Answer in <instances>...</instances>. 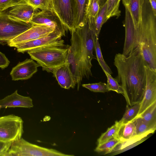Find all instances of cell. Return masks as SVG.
<instances>
[{
    "instance_id": "ac0fdd59",
    "label": "cell",
    "mask_w": 156,
    "mask_h": 156,
    "mask_svg": "<svg viewBox=\"0 0 156 156\" xmlns=\"http://www.w3.org/2000/svg\"><path fill=\"white\" fill-rule=\"evenodd\" d=\"M136 118L126 123H120L117 137L121 143L125 142L136 136Z\"/></svg>"
},
{
    "instance_id": "4316f807",
    "label": "cell",
    "mask_w": 156,
    "mask_h": 156,
    "mask_svg": "<svg viewBox=\"0 0 156 156\" xmlns=\"http://www.w3.org/2000/svg\"><path fill=\"white\" fill-rule=\"evenodd\" d=\"M107 11V4L106 2L100 9L96 20L95 33L96 36L99 37L102 26L106 22V18Z\"/></svg>"
},
{
    "instance_id": "7a4b0ae2",
    "label": "cell",
    "mask_w": 156,
    "mask_h": 156,
    "mask_svg": "<svg viewBox=\"0 0 156 156\" xmlns=\"http://www.w3.org/2000/svg\"><path fill=\"white\" fill-rule=\"evenodd\" d=\"M71 33V45L69 47L67 62L78 90L83 78L89 79L92 76L91 62L94 58L96 35L87 22Z\"/></svg>"
},
{
    "instance_id": "9c48e42d",
    "label": "cell",
    "mask_w": 156,
    "mask_h": 156,
    "mask_svg": "<svg viewBox=\"0 0 156 156\" xmlns=\"http://www.w3.org/2000/svg\"><path fill=\"white\" fill-rule=\"evenodd\" d=\"M30 23L34 25L46 26L62 37L65 36L67 30L54 10H42L36 12L33 16Z\"/></svg>"
},
{
    "instance_id": "ffe728a7",
    "label": "cell",
    "mask_w": 156,
    "mask_h": 156,
    "mask_svg": "<svg viewBox=\"0 0 156 156\" xmlns=\"http://www.w3.org/2000/svg\"><path fill=\"white\" fill-rule=\"evenodd\" d=\"M89 0H75L76 17L74 29L83 26L87 22L86 13Z\"/></svg>"
},
{
    "instance_id": "d6a6232c",
    "label": "cell",
    "mask_w": 156,
    "mask_h": 156,
    "mask_svg": "<svg viewBox=\"0 0 156 156\" xmlns=\"http://www.w3.org/2000/svg\"><path fill=\"white\" fill-rule=\"evenodd\" d=\"M11 143L12 142L0 140V156H5Z\"/></svg>"
},
{
    "instance_id": "8fae6325",
    "label": "cell",
    "mask_w": 156,
    "mask_h": 156,
    "mask_svg": "<svg viewBox=\"0 0 156 156\" xmlns=\"http://www.w3.org/2000/svg\"><path fill=\"white\" fill-rule=\"evenodd\" d=\"M146 84L144 98L140 103L137 117L141 115L148 107L156 101V71L145 66Z\"/></svg>"
},
{
    "instance_id": "277c9868",
    "label": "cell",
    "mask_w": 156,
    "mask_h": 156,
    "mask_svg": "<svg viewBox=\"0 0 156 156\" xmlns=\"http://www.w3.org/2000/svg\"><path fill=\"white\" fill-rule=\"evenodd\" d=\"M65 47L47 46L28 51L27 53L43 70L51 72L52 69L66 62L69 48Z\"/></svg>"
},
{
    "instance_id": "8992f818",
    "label": "cell",
    "mask_w": 156,
    "mask_h": 156,
    "mask_svg": "<svg viewBox=\"0 0 156 156\" xmlns=\"http://www.w3.org/2000/svg\"><path fill=\"white\" fill-rule=\"evenodd\" d=\"M23 123L21 117L13 114L0 116V140L12 142L20 139Z\"/></svg>"
},
{
    "instance_id": "2e32d148",
    "label": "cell",
    "mask_w": 156,
    "mask_h": 156,
    "mask_svg": "<svg viewBox=\"0 0 156 156\" xmlns=\"http://www.w3.org/2000/svg\"><path fill=\"white\" fill-rule=\"evenodd\" d=\"M33 106L32 99L29 97L19 94L17 90L0 100V109L8 108H31Z\"/></svg>"
},
{
    "instance_id": "52a82bcc",
    "label": "cell",
    "mask_w": 156,
    "mask_h": 156,
    "mask_svg": "<svg viewBox=\"0 0 156 156\" xmlns=\"http://www.w3.org/2000/svg\"><path fill=\"white\" fill-rule=\"evenodd\" d=\"M53 9L67 30H74L75 0H52Z\"/></svg>"
},
{
    "instance_id": "30bf717a",
    "label": "cell",
    "mask_w": 156,
    "mask_h": 156,
    "mask_svg": "<svg viewBox=\"0 0 156 156\" xmlns=\"http://www.w3.org/2000/svg\"><path fill=\"white\" fill-rule=\"evenodd\" d=\"M124 24L125 37L122 54L127 56L139 46L137 29L134 24L130 12L126 6Z\"/></svg>"
},
{
    "instance_id": "44dd1931",
    "label": "cell",
    "mask_w": 156,
    "mask_h": 156,
    "mask_svg": "<svg viewBox=\"0 0 156 156\" xmlns=\"http://www.w3.org/2000/svg\"><path fill=\"white\" fill-rule=\"evenodd\" d=\"M156 129V126L147 124L140 117L136 118V135L144 136L147 137L150 134L153 133Z\"/></svg>"
},
{
    "instance_id": "cb8c5ba5",
    "label": "cell",
    "mask_w": 156,
    "mask_h": 156,
    "mask_svg": "<svg viewBox=\"0 0 156 156\" xmlns=\"http://www.w3.org/2000/svg\"><path fill=\"white\" fill-rule=\"evenodd\" d=\"M140 107V103H137L130 106L127 105L126 111L121 119L120 123H126L136 119Z\"/></svg>"
},
{
    "instance_id": "e575fe53",
    "label": "cell",
    "mask_w": 156,
    "mask_h": 156,
    "mask_svg": "<svg viewBox=\"0 0 156 156\" xmlns=\"http://www.w3.org/2000/svg\"><path fill=\"white\" fill-rule=\"evenodd\" d=\"M153 13L156 16V0H148Z\"/></svg>"
},
{
    "instance_id": "5bb4252c",
    "label": "cell",
    "mask_w": 156,
    "mask_h": 156,
    "mask_svg": "<svg viewBox=\"0 0 156 156\" xmlns=\"http://www.w3.org/2000/svg\"><path fill=\"white\" fill-rule=\"evenodd\" d=\"M54 30L46 26L42 25H34L31 27L7 42L11 45L20 43L46 36Z\"/></svg>"
},
{
    "instance_id": "836d02e7",
    "label": "cell",
    "mask_w": 156,
    "mask_h": 156,
    "mask_svg": "<svg viewBox=\"0 0 156 156\" xmlns=\"http://www.w3.org/2000/svg\"><path fill=\"white\" fill-rule=\"evenodd\" d=\"M10 61L5 55L0 51V68L4 69L9 65Z\"/></svg>"
},
{
    "instance_id": "ba28073f",
    "label": "cell",
    "mask_w": 156,
    "mask_h": 156,
    "mask_svg": "<svg viewBox=\"0 0 156 156\" xmlns=\"http://www.w3.org/2000/svg\"><path fill=\"white\" fill-rule=\"evenodd\" d=\"M62 36L54 31L48 35L36 39L12 44L18 52L24 53L32 50L50 45L65 47Z\"/></svg>"
},
{
    "instance_id": "e0dca14e",
    "label": "cell",
    "mask_w": 156,
    "mask_h": 156,
    "mask_svg": "<svg viewBox=\"0 0 156 156\" xmlns=\"http://www.w3.org/2000/svg\"><path fill=\"white\" fill-rule=\"evenodd\" d=\"M124 6L127 7L135 26L137 28L142 20L145 0H122Z\"/></svg>"
},
{
    "instance_id": "d590c367",
    "label": "cell",
    "mask_w": 156,
    "mask_h": 156,
    "mask_svg": "<svg viewBox=\"0 0 156 156\" xmlns=\"http://www.w3.org/2000/svg\"><path fill=\"white\" fill-rule=\"evenodd\" d=\"M100 7L102 6L106 2L107 0H98Z\"/></svg>"
},
{
    "instance_id": "1f68e13d",
    "label": "cell",
    "mask_w": 156,
    "mask_h": 156,
    "mask_svg": "<svg viewBox=\"0 0 156 156\" xmlns=\"http://www.w3.org/2000/svg\"><path fill=\"white\" fill-rule=\"evenodd\" d=\"M27 0H0V11H3Z\"/></svg>"
},
{
    "instance_id": "484cf974",
    "label": "cell",
    "mask_w": 156,
    "mask_h": 156,
    "mask_svg": "<svg viewBox=\"0 0 156 156\" xmlns=\"http://www.w3.org/2000/svg\"><path fill=\"white\" fill-rule=\"evenodd\" d=\"M121 0H107V11L106 20L111 17H119L120 15L121 11L119 9V4Z\"/></svg>"
},
{
    "instance_id": "d6986e66",
    "label": "cell",
    "mask_w": 156,
    "mask_h": 156,
    "mask_svg": "<svg viewBox=\"0 0 156 156\" xmlns=\"http://www.w3.org/2000/svg\"><path fill=\"white\" fill-rule=\"evenodd\" d=\"M99 9L98 0H89L86 13V21L90 29L94 33L96 20Z\"/></svg>"
},
{
    "instance_id": "6da1fadb",
    "label": "cell",
    "mask_w": 156,
    "mask_h": 156,
    "mask_svg": "<svg viewBox=\"0 0 156 156\" xmlns=\"http://www.w3.org/2000/svg\"><path fill=\"white\" fill-rule=\"evenodd\" d=\"M114 64L118 72L115 79L122 89L127 105L140 103L145 94L146 75L140 47L127 56L116 54Z\"/></svg>"
},
{
    "instance_id": "f546056e",
    "label": "cell",
    "mask_w": 156,
    "mask_h": 156,
    "mask_svg": "<svg viewBox=\"0 0 156 156\" xmlns=\"http://www.w3.org/2000/svg\"><path fill=\"white\" fill-rule=\"evenodd\" d=\"M107 79V86L109 91H113L118 94H123L122 89L117 80L111 76V75L104 71Z\"/></svg>"
},
{
    "instance_id": "603a6c76",
    "label": "cell",
    "mask_w": 156,
    "mask_h": 156,
    "mask_svg": "<svg viewBox=\"0 0 156 156\" xmlns=\"http://www.w3.org/2000/svg\"><path fill=\"white\" fill-rule=\"evenodd\" d=\"M119 121H116L115 124L102 133L98 140V145L102 144L114 138H117L118 130L120 125Z\"/></svg>"
},
{
    "instance_id": "f1b7e54d",
    "label": "cell",
    "mask_w": 156,
    "mask_h": 156,
    "mask_svg": "<svg viewBox=\"0 0 156 156\" xmlns=\"http://www.w3.org/2000/svg\"><path fill=\"white\" fill-rule=\"evenodd\" d=\"M30 5L37 9L53 10L52 0H27Z\"/></svg>"
},
{
    "instance_id": "9a60e30c",
    "label": "cell",
    "mask_w": 156,
    "mask_h": 156,
    "mask_svg": "<svg viewBox=\"0 0 156 156\" xmlns=\"http://www.w3.org/2000/svg\"><path fill=\"white\" fill-rule=\"evenodd\" d=\"M59 84L62 88L69 89L74 88L76 84L73 74L67 62L51 70Z\"/></svg>"
},
{
    "instance_id": "5b68a950",
    "label": "cell",
    "mask_w": 156,
    "mask_h": 156,
    "mask_svg": "<svg viewBox=\"0 0 156 156\" xmlns=\"http://www.w3.org/2000/svg\"><path fill=\"white\" fill-rule=\"evenodd\" d=\"M34 26L31 23L16 20L0 11V43L7 42Z\"/></svg>"
},
{
    "instance_id": "7402d4cb",
    "label": "cell",
    "mask_w": 156,
    "mask_h": 156,
    "mask_svg": "<svg viewBox=\"0 0 156 156\" xmlns=\"http://www.w3.org/2000/svg\"><path fill=\"white\" fill-rule=\"evenodd\" d=\"M139 117H140L147 124L156 126V101L148 107Z\"/></svg>"
},
{
    "instance_id": "d4e9b609",
    "label": "cell",
    "mask_w": 156,
    "mask_h": 156,
    "mask_svg": "<svg viewBox=\"0 0 156 156\" xmlns=\"http://www.w3.org/2000/svg\"><path fill=\"white\" fill-rule=\"evenodd\" d=\"M121 142L117 138L111 139L102 144L98 145L95 149L97 152H105V154L112 153L114 149Z\"/></svg>"
},
{
    "instance_id": "4dcf8cb0",
    "label": "cell",
    "mask_w": 156,
    "mask_h": 156,
    "mask_svg": "<svg viewBox=\"0 0 156 156\" xmlns=\"http://www.w3.org/2000/svg\"><path fill=\"white\" fill-rule=\"evenodd\" d=\"M82 86L90 91L95 92L105 93L109 91L107 84L100 82L98 83L83 84Z\"/></svg>"
},
{
    "instance_id": "3957f363",
    "label": "cell",
    "mask_w": 156,
    "mask_h": 156,
    "mask_svg": "<svg viewBox=\"0 0 156 156\" xmlns=\"http://www.w3.org/2000/svg\"><path fill=\"white\" fill-rule=\"evenodd\" d=\"M139 46L146 65L156 71V16L145 0L142 20L137 28Z\"/></svg>"
},
{
    "instance_id": "4fadbf2b",
    "label": "cell",
    "mask_w": 156,
    "mask_h": 156,
    "mask_svg": "<svg viewBox=\"0 0 156 156\" xmlns=\"http://www.w3.org/2000/svg\"><path fill=\"white\" fill-rule=\"evenodd\" d=\"M40 65L32 59H27L13 67L10 73L12 80H27L37 72Z\"/></svg>"
},
{
    "instance_id": "7c38bea8",
    "label": "cell",
    "mask_w": 156,
    "mask_h": 156,
    "mask_svg": "<svg viewBox=\"0 0 156 156\" xmlns=\"http://www.w3.org/2000/svg\"><path fill=\"white\" fill-rule=\"evenodd\" d=\"M10 18L16 20L30 23L34 15L38 12L27 0L11 7L4 11Z\"/></svg>"
},
{
    "instance_id": "83f0119b",
    "label": "cell",
    "mask_w": 156,
    "mask_h": 156,
    "mask_svg": "<svg viewBox=\"0 0 156 156\" xmlns=\"http://www.w3.org/2000/svg\"><path fill=\"white\" fill-rule=\"evenodd\" d=\"M94 49L96 51L97 60L104 72L105 71L111 75L112 74V73L110 68L106 64L103 58L100 45L99 43L98 37L96 36Z\"/></svg>"
}]
</instances>
